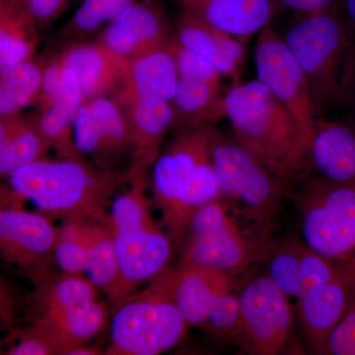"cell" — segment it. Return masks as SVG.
Returning a JSON list of instances; mask_svg holds the SVG:
<instances>
[{
  "label": "cell",
  "instance_id": "7bdbcfd3",
  "mask_svg": "<svg viewBox=\"0 0 355 355\" xmlns=\"http://www.w3.org/2000/svg\"><path fill=\"white\" fill-rule=\"evenodd\" d=\"M16 203H23V200L11 190L10 187L0 184V207Z\"/></svg>",
  "mask_w": 355,
  "mask_h": 355
},
{
  "label": "cell",
  "instance_id": "8d00e7d4",
  "mask_svg": "<svg viewBox=\"0 0 355 355\" xmlns=\"http://www.w3.org/2000/svg\"><path fill=\"white\" fill-rule=\"evenodd\" d=\"M12 345L6 350L8 355H55L58 350L46 336L34 324L17 331Z\"/></svg>",
  "mask_w": 355,
  "mask_h": 355
},
{
  "label": "cell",
  "instance_id": "6da1fadb",
  "mask_svg": "<svg viewBox=\"0 0 355 355\" xmlns=\"http://www.w3.org/2000/svg\"><path fill=\"white\" fill-rule=\"evenodd\" d=\"M130 172L104 169L83 157L42 158L8 177L11 190L46 216L99 221Z\"/></svg>",
  "mask_w": 355,
  "mask_h": 355
},
{
  "label": "cell",
  "instance_id": "836d02e7",
  "mask_svg": "<svg viewBox=\"0 0 355 355\" xmlns=\"http://www.w3.org/2000/svg\"><path fill=\"white\" fill-rule=\"evenodd\" d=\"M205 324L216 335L241 338L239 295L230 291L219 296L210 308Z\"/></svg>",
  "mask_w": 355,
  "mask_h": 355
},
{
  "label": "cell",
  "instance_id": "60d3db41",
  "mask_svg": "<svg viewBox=\"0 0 355 355\" xmlns=\"http://www.w3.org/2000/svg\"><path fill=\"white\" fill-rule=\"evenodd\" d=\"M20 114L0 116V159L6 153L7 147L10 144Z\"/></svg>",
  "mask_w": 355,
  "mask_h": 355
},
{
  "label": "cell",
  "instance_id": "484cf974",
  "mask_svg": "<svg viewBox=\"0 0 355 355\" xmlns=\"http://www.w3.org/2000/svg\"><path fill=\"white\" fill-rule=\"evenodd\" d=\"M221 83L180 79L171 102L175 123L181 128L214 125L222 116Z\"/></svg>",
  "mask_w": 355,
  "mask_h": 355
},
{
  "label": "cell",
  "instance_id": "d590c367",
  "mask_svg": "<svg viewBox=\"0 0 355 355\" xmlns=\"http://www.w3.org/2000/svg\"><path fill=\"white\" fill-rule=\"evenodd\" d=\"M326 354L355 355V280L347 310L327 340Z\"/></svg>",
  "mask_w": 355,
  "mask_h": 355
},
{
  "label": "cell",
  "instance_id": "4fadbf2b",
  "mask_svg": "<svg viewBox=\"0 0 355 355\" xmlns=\"http://www.w3.org/2000/svg\"><path fill=\"white\" fill-rule=\"evenodd\" d=\"M73 140L80 157L104 169H114L118 159L132 155L127 114L113 96L84 100L74 121Z\"/></svg>",
  "mask_w": 355,
  "mask_h": 355
},
{
  "label": "cell",
  "instance_id": "f6af8a7d",
  "mask_svg": "<svg viewBox=\"0 0 355 355\" xmlns=\"http://www.w3.org/2000/svg\"><path fill=\"white\" fill-rule=\"evenodd\" d=\"M345 105H349L352 109V113L354 114V125H355V69L354 76H352V83H350L349 94H347V102Z\"/></svg>",
  "mask_w": 355,
  "mask_h": 355
},
{
  "label": "cell",
  "instance_id": "d6a6232c",
  "mask_svg": "<svg viewBox=\"0 0 355 355\" xmlns=\"http://www.w3.org/2000/svg\"><path fill=\"white\" fill-rule=\"evenodd\" d=\"M135 0H84L65 24V38H80L104 28Z\"/></svg>",
  "mask_w": 355,
  "mask_h": 355
},
{
  "label": "cell",
  "instance_id": "cb8c5ba5",
  "mask_svg": "<svg viewBox=\"0 0 355 355\" xmlns=\"http://www.w3.org/2000/svg\"><path fill=\"white\" fill-rule=\"evenodd\" d=\"M120 104L130 125L133 166L146 169L153 167L161 153L166 133L175 123L171 103L130 100Z\"/></svg>",
  "mask_w": 355,
  "mask_h": 355
},
{
  "label": "cell",
  "instance_id": "ab89813d",
  "mask_svg": "<svg viewBox=\"0 0 355 355\" xmlns=\"http://www.w3.org/2000/svg\"><path fill=\"white\" fill-rule=\"evenodd\" d=\"M280 4L300 14L340 8L342 0H277Z\"/></svg>",
  "mask_w": 355,
  "mask_h": 355
},
{
  "label": "cell",
  "instance_id": "f1b7e54d",
  "mask_svg": "<svg viewBox=\"0 0 355 355\" xmlns=\"http://www.w3.org/2000/svg\"><path fill=\"white\" fill-rule=\"evenodd\" d=\"M84 100L77 96H67L40 109L36 116L40 132L50 148L60 157H80L73 140L74 121Z\"/></svg>",
  "mask_w": 355,
  "mask_h": 355
},
{
  "label": "cell",
  "instance_id": "8fae6325",
  "mask_svg": "<svg viewBox=\"0 0 355 355\" xmlns=\"http://www.w3.org/2000/svg\"><path fill=\"white\" fill-rule=\"evenodd\" d=\"M241 338L254 354H286L293 314L289 297L268 275L250 282L239 294Z\"/></svg>",
  "mask_w": 355,
  "mask_h": 355
},
{
  "label": "cell",
  "instance_id": "5b68a950",
  "mask_svg": "<svg viewBox=\"0 0 355 355\" xmlns=\"http://www.w3.org/2000/svg\"><path fill=\"white\" fill-rule=\"evenodd\" d=\"M130 183L128 190L112 200L108 218L120 265L121 300L164 272L173 250L172 238L151 212L146 168L132 166Z\"/></svg>",
  "mask_w": 355,
  "mask_h": 355
},
{
  "label": "cell",
  "instance_id": "ee69618b",
  "mask_svg": "<svg viewBox=\"0 0 355 355\" xmlns=\"http://www.w3.org/2000/svg\"><path fill=\"white\" fill-rule=\"evenodd\" d=\"M101 350L98 349L97 347H90L87 343L86 345H79V347H74L70 349L67 354L69 355H97L102 354Z\"/></svg>",
  "mask_w": 355,
  "mask_h": 355
},
{
  "label": "cell",
  "instance_id": "d4e9b609",
  "mask_svg": "<svg viewBox=\"0 0 355 355\" xmlns=\"http://www.w3.org/2000/svg\"><path fill=\"white\" fill-rule=\"evenodd\" d=\"M38 30L24 0L0 4V67L32 60L38 46Z\"/></svg>",
  "mask_w": 355,
  "mask_h": 355
},
{
  "label": "cell",
  "instance_id": "ac0fdd59",
  "mask_svg": "<svg viewBox=\"0 0 355 355\" xmlns=\"http://www.w3.org/2000/svg\"><path fill=\"white\" fill-rule=\"evenodd\" d=\"M58 55L76 73L84 100L116 94L128 64L97 41L70 44Z\"/></svg>",
  "mask_w": 355,
  "mask_h": 355
},
{
  "label": "cell",
  "instance_id": "44dd1931",
  "mask_svg": "<svg viewBox=\"0 0 355 355\" xmlns=\"http://www.w3.org/2000/svg\"><path fill=\"white\" fill-rule=\"evenodd\" d=\"M108 306L101 300L71 309L41 313L34 324L58 350L67 355L70 349L86 345L109 323Z\"/></svg>",
  "mask_w": 355,
  "mask_h": 355
},
{
  "label": "cell",
  "instance_id": "d6986e66",
  "mask_svg": "<svg viewBox=\"0 0 355 355\" xmlns=\"http://www.w3.org/2000/svg\"><path fill=\"white\" fill-rule=\"evenodd\" d=\"M171 284L175 302L188 326H203L214 301L232 291L229 273L198 265L171 270Z\"/></svg>",
  "mask_w": 355,
  "mask_h": 355
},
{
  "label": "cell",
  "instance_id": "f546056e",
  "mask_svg": "<svg viewBox=\"0 0 355 355\" xmlns=\"http://www.w3.org/2000/svg\"><path fill=\"white\" fill-rule=\"evenodd\" d=\"M49 149L37 125L36 116L20 114L10 144L0 159V178H8L23 166L46 157Z\"/></svg>",
  "mask_w": 355,
  "mask_h": 355
},
{
  "label": "cell",
  "instance_id": "1f68e13d",
  "mask_svg": "<svg viewBox=\"0 0 355 355\" xmlns=\"http://www.w3.org/2000/svg\"><path fill=\"white\" fill-rule=\"evenodd\" d=\"M92 221H64L58 228L55 263L65 275H83L90 253Z\"/></svg>",
  "mask_w": 355,
  "mask_h": 355
},
{
  "label": "cell",
  "instance_id": "2e32d148",
  "mask_svg": "<svg viewBox=\"0 0 355 355\" xmlns=\"http://www.w3.org/2000/svg\"><path fill=\"white\" fill-rule=\"evenodd\" d=\"M268 259V277L288 297L296 299L333 279L343 265L324 258L299 241L275 248Z\"/></svg>",
  "mask_w": 355,
  "mask_h": 355
},
{
  "label": "cell",
  "instance_id": "74e56055",
  "mask_svg": "<svg viewBox=\"0 0 355 355\" xmlns=\"http://www.w3.org/2000/svg\"><path fill=\"white\" fill-rule=\"evenodd\" d=\"M72 0H24L28 12L38 29L51 25L64 12Z\"/></svg>",
  "mask_w": 355,
  "mask_h": 355
},
{
  "label": "cell",
  "instance_id": "7402d4cb",
  "mask_svg": "<svg viewBox=\"0 0 355 355\" xmlns=\"http://www.w3.org/2000/svg\"><path fill=\"white\" fill-rule=\"evenodd\" d=\"M189 12L237 39L260 34L275 13L272 0H195Z\"/></svg>",
  "mask_w": 355,
  "mask_h": 355
},
{
  "label": "cell",
  "instance_id": "ba28073f",
  "mask_svg": "<svg viewBox=\"0 0 355 355\" xmlns=\"http://www.w3.org/2000/svg\"><path fill=\"white\" fill-rule=\"evenodd\" d=\"M303 243L340 263H355V188L322 176L295 193Z\"/></svg>",
  "mask_w": 355,
  "mask_h": 355
},
{
  "label": "cell",
  "instance_id": "e575fe53",
  "mask_svg": "<svg viewBox=\"0 0 355 355\" xmlns=\"http://www.w3.org/2000/svg\"><path fill=\"white\" fill-rule=\"evenodd\" d=\"M173 53L180 79L184 80L211 81L221 79L220 73L216 67L205 58L200 57L178 43L173 37L171 44Z\"/></svg>",
  "mask_w": 355,
  "mask_h": 355
},
{
  "label": "cell",
  "instance_id": "277c9868",
  "mask_svg": "<svg viewBox=\"0 0 355 355\" xmlns=\"http://www.w3.org/2000/svg\"><path fill=\"white\" fill-rule=\"evenodd\" d=\"M282 38L307 78L318 119L345 105L355 69V38L340 10L301 14Z\"/></svg>",
  "mask_w": 355,
  "mask_h": 355
},
{
  "label": "cell",
  "instance_id": "30bf717a",
  "mask_svg": "<svg viewBox=\"0 0 355 355\" xmlns=\"http://www.w3.org/2000/svg\"><path fill=\"white\" fill-rule=\"evenodd\" d=\"M257 79L294 116L312 144L318 116L307 78L284 38L270 28L258 35L254 49Z\"/></svg>",
  "mask_w": 355,
  "mask_h": 355
},
{
  "label": "cell",
  "instance_id": "7dc6e473",
  "mask_svg": "<svg viewBox=\"0 0 355 355\" xmlns=\"http://www.w3.org/2000/svg\"><path fill=\"white\" fill-rule=\"evenodd\" d=\"M189 2L195 1V0H188Z\"/></svg>",
  "mask_w": 355,
  "mask_h": 355
},
{
  "label": "cell",
  "instance_id": "52a82bcc",
  "mask_svg": "<svg viewBox=\"0 0 355 355\" xmlns=\"http://www.w3.org/2000/svg\"><path fill=\"white\" fill-rule=\"evenodd\" d=\"M223 200L236 218L246 222L250 233L261 239L279 212L284 183L237 140L218 132L212 151Z\"/></svg>",
  "mask_w": 355,
  "mask_h": 355
},
{
  "label": "cell",
  "instance_id": "f35d334b",
  "mask_svg": "<svg viewBox=\"0 0 355 355\" xmlns=\"http://www.w3.org/2000/svg\"><path fill=\"white\" fill-rule=\"evenodd\" d=\"M17 298L13 287L0 275V331L13 330L17 316Z\"/></svg>",
  "mask_w": 355,
  "mask_h": 355
},
{
  "label": "cell",
  "instance_id": "3957f363",
  "mask_svg": "<svg viewBox=\"0 0 355 355\" xmlns=\"http://www.w3.org/2000/svg\"><path fill=\"white\" fill-rule=\"evenodd\" d=\"M236 140L286 183L310 157V142L291 112L258 79L236 83L222 99Z\"/></svg>",
  "mask_w": 355,
  "mask_h": 355
},
{
  "label": "cell",
  "instance_id": "bcb514c9",
  "mask_svg": "<svg viewBox=\"0 0 355 355\" xmlns=\"http://www.w3.org/2000/svg\"><path fill=\"white\" fill-rule=\"evenodd\" d=\"M4 1H6V0H0V4L3 3Z\"/></svg>",
  "mask_w": 355,
  "mask_h": 355
},
{
  "label": "cell",
  "instance_id": "7c38bea8",
  "mask_svg": "<svg viewBox=\"0 0 355 355\" xmlns=\"http://www.w3.org/2000/svg\"><path fill=\"white\" fill-rule=\"evenodd\" d=\"M23 203L0 207V260L40 284L55 253L58 228L50 217Z\"/></svg>",
  "mask_w": 355,
  "mask_h": 355
},
{
  "label": "cell",
  "instance_id": "ffe728a7",
  "mask_svg": "<svg viewBox=\"0 0 355 355\" xmlns=\"http://www.w3.org/2000/svg\"><path fill=\"white\" fill-rule=\"evenodd\" d=\"M310 158L320 176L355 188V125L317 120Z\"/></svg>",
  "mask_w": 355,
  "mask_h": 355
},
{
  "label": "cell",
  "instance_id": "9a60e30c",
  "mask_svg": "<svg viewBox=\"0 0 355 355\" xmlns=\"http://www.w3.org/2000/svg\"><path fill=\"white\" fill-rule=\"evenodd\" d=\"M355 263H343L333 279L313 287L297 299L302 330L310 347L326 354L327 340L349 304Z\"/></svg>",
  "mask_w": 355,
  "mask_h": 355
},
{
  "label": "cell",
  "instance_id": "4dcf8cb0",
  "mask_svg": "<svg viewBox=\"0 0 355 355\" xmlns=\"http://www.w3.org/2000/svg\"><path fill=\"white\" fill-rule=\"evenodd\" d=\"M40 284H43L38 294L42 313L71 309L99 299V289L83 275L64 273L58 279Z\"/></svg>",
  "mask_w": 355,
  "mask_h": 355
},
{
  "label": "cell",
  "instance_id": "9c48e42d",
  "mask_svg": "<svg viewBox=\"0 0 355 355\" xmlns=\"http://www.w3.org/2000/svg\"><path fill=\"white\" fill-rule=\"evenodd\" d=\"M184 235L180 265L207 266L231 275L246 270L261 254L254 236L245 233L219 198L195 212Z\"/></svg>",
  "mask_w": 355,
  "mask_h": 355
},
{
  "label": "cell",
  "instance_id": "8992f818",
  "mask_svg": "<svg viewBox=\"0 0 355 355\" xmlns=\"http://www.w3.org/2000/svg\"><path fill=\"white\" fill-rule=\"evenodd\" d=\"M188 324L173 296L171 270L114 307L110 355H158L183 340Z\"/></svg>",
  "mask_w": 355,
  "mask_h": 355
},
{
  "label": "cell",
  "instance_id": "4316f807",
  "mask_svg": "<svg viewBox=\"0 0 355 355\" xmlns=\"http://www.w3.org/2000/svg\"><path fill=\"white\" fill-rule=\"evenodd\" d=\"M105 220V219H104ZM92 221L90 253L84 275L116 306L121 300V273L114 236L108 220Z\"/></svg>",
  "mask_w": 355,
  "mask_h": 355
},
{
  "label": "cell",
  "instance_id": "e0dca14e",
  "mask_svg": "<svg viewBox=\"0 0 355 355\" xmlns=\"http://www.w3.org/2000/svg\"><path fill=\"white\" fill-rule=\"evenodd\" d=\"M178 83L176 60L169 44L128 62L123 83L113 97L120 103L130 100L171 103Z\"/></svg>",
  "mask_w": 355,
  "mask_h": 355
},
{
  "label": "cell",
  "instance_id": "603a6c76",
  "mask_svg": "<svg viewBox=\"0 0 355 355\" xmlns=\"http://www.w3.org/2000/svg\"><path fill=\"white\" fill-rule=\"evenodd\" d=\"M174 39L214 65L221 76H236L244 62L245 48L239 39L211 27L189 11L178 26Z\"/></svg>",
  "mask_w": 355,
  "mask_h": 355
},
{
  "label": "cell",
  "instance_id": "5bb4252c",
  "mask_svg": "<svg viewBox=\"0 0 355 355\" xmlns=\"http://www.w3.org/2000/svg\"><path fill=\"white\" fill-rule=\"evenodd\" d=\"M173 40L164 14L154 0L130 4L103 28L97 42L127 62L169 46Z\"/></svg>",
  "mask_w": 355,
  "mask_h": 355
},
{
  "label": "cell",
  "instance_id": "7a4b0ae2",
  "mask_svg": "<svg viewBox=\"0 0 355 355\" xmlns=\"http://www.w3.org/2000/svg\"><path fill=\"white\" fill-rule=\"evenodd\" d=\"M217 135L214 125L182 128L154 162L153 200L173 241L183 237L198 209L219 198L212 159Z\"/></svg>",
  "mask_w": 355,
  "mask_h": 355
},
{
  "label": "cell",
  "instance_id": "83f0119b",
  "mask_svg": "<svg viewBox=\"0 0 355 355\" xmlns=\"http://www.w3.org/2000/svg\"><path fill=\"white\" fill-rule=\"evenodd\" d=\"M44 62L32 60L0 67V116L20 114L38 101Z\"/></svg>",
  "mask_w": 355,
  "mask_h": 355
},
{
  "label": "cell",
  "instance_id": "b9f144b4",
  "mask_svg": "<svg viewBox=\"0 0 355 355\" xmlns=\"http://www.w3.org/2000/svg\"><path fill=\"white\" fill-rule=\"evenodd\" d=\"M338 10L355 38V0H342Z\"/></svg>",
  "mask_w": 355,
  "mask_h": 355
}]
</instances>
